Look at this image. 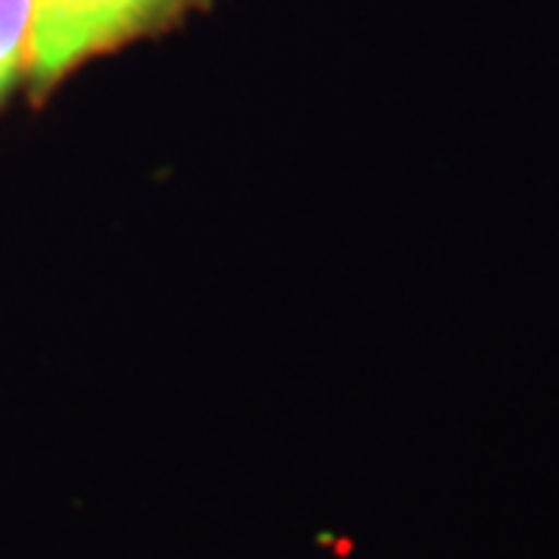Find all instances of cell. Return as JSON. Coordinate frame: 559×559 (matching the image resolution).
Listing matches in <instances>:
<instances>
[{
    "mask_svg": "<svg viewBox=\"0 0 559 559\" xmlns=\"http://www.w3.org/2000/svg\"><path fill=\"white\" fill-rule=\"evenodd\" d=\"M94 57L87 0H35L28 75L38 91H50L81 60Z\"/></svg>",
    "mask_w": 559,
    "mask_h": 559,
    "instance_id": "cell-1",
    "label": "cell"
},
{
    "mask_svg": "<svg viewBox=\"0 0 559 559\" xmlns=\"http://www.w3.org/2000/svg\"><path fill=\"white\" fill-rule=\"evenodd\" d=\"M200 3L205 0H87L94 53L112 50L146 32H159Z\"/></svg>",
    "mask_w": 559,
    "mask_h": 559,
    "instance_id": "cell-2",
    "label": "cell"
},
{
    "mask_svg": "<svg viewBox=\"0 0 559 559\" xmlns=\"http://www.w3.org/2000/svg\"><path fill=\"white\" fill-rule=\"evenodd\" d=\"M35 0H0V103L13 91L22 72H28Z\"/></svg>",
    "mask_w": 559,
    "mask_h": 559,
    "instance_id": "cell-3",
    "label": "cell"
}]
</instances>
